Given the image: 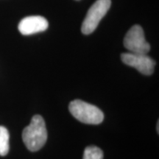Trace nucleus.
<instances>
[{
  "label": "nucleus",
  "instance_id": "1",
  "mask_svg": "<svg viewBox=\"0 0 159 159\" xmlns=\"http://www.w3.org/2000/svg\"><path fill=\"white\" fill-rule=\"evenodd\" d=\"M22 139L25 146L32 152L43 148L47 139V130L44 119L40 115H35L28 126L24 129Z\"/></svg>",
  "mask_w": 159,
  "mask_h": 159
},
{
  "label": "nucleus",
  "instance_id": "7",
  "mask_svg": "<svg viewBox=\"0 0 159 159\" xmlns=\"http://www.w3.org/2000/svg\"><path fill=\"white\" fill-rule=\"evenodd\" d=\"M9 133L7 128L0 126V156H5L9 152Z\"/></svg>",
  "mask_w": 159,
  "mask_h": 159
},
{
  "label": "nucleus",
  "instance_id": "5",
  "mask_svg": "<svg viewBox=\"0 0 159 159\" xmlns=\"http://www.w3.org/2000/svg\"><path fill=\"white\" fill-rule=\"evenodd\" d=\"M121 59L125 64L134 67L143 75H150L153 73L156 62L147 54L137 53H123Z\"/></svg>",
  "mask_w": 159,
  "mask_h": 159
},
{
  "label": "nucleus",
  "instance_id": "8",
  "mask_svg": "<svg viewBox=\"0 0 159 159\" xmlns=\"http://www.w3.org/2000/svg\"><path fill=\"white\" fill-rule=\"evenodd\" d=\"M83 159H103V152L96 146H89L85 149Z\"/></svg>",
  "mask_w": 159,
  "mask_h": 159
},
{
  "label": "nucleus",
  "instance_id": "9",
  "mask_svg": "<svg viewBox=\"0 0 159 159\" xmlns=\"http://www.w3.org/2000/svg\"><path fill=\"white\" fill-rule=\"evenodd\" d=\"M159 122L158 121V123H157V133H159Z\"/></svg>",
  "mask_w": 159,
  "mask_h": 159
},
{
  "label": "nucleus",
  "instance_id": "3",
  "mask_svg": "<svg viewBox=\"0 0 159 159\" xmlns=\"http://www.w3.org/2000/svg\"><path fill=\"white\" fill-rule=\"evenodd\" d=\"M111 5V0H97L91 5L81 27L83 34H91L96 30L99 21L110 9Z\"/></svg>",
  "mask_w": 159,
  "mask_h": 159
},
{
  "label": "nucleus",
  "instance_id": "6",
  "mask_svg": "<svg viewBox=\"0 0 159 159\" xmlns=\"http://www.w3.org/2000/svg\"><path fill=\"white\" fill-rule=\"evenodd\" d=\"M49 23L44 17L40 16H31L24 18L19 24V30L24 35H29L48 28Z\"/></svg>",
  "mask_w": 159,
  "mask_h": 159
},
{
  "label": "nucleus",
  "instance_id": "2",
  "mask_svg": "<svg viewBox=\"0 0 159 159\" xmlns=\"http://www.w3.org/2000/svg\"><path fill=\"white\" fill-rule=\"evenodd\" d=\"M69 110L73 116L85 124L99 125L104 119V114L100 109L80 99L71 101Z\"/></svg>",
  "mask_w": 159,
  "mask_h": 159
},
{
  "label": "nucleus",
  "instance_id": "4",
  "mask_svg": "<svg viewBox=\"0 0 159 159\" xmlns=\"http://www.w3.org/2000/svg\"><path fill=\"white\" fill-rule=\"evenodd\" d=\"M124 46L130 52L147 54L150 50V45L146 41L144 30L140 25L133 26L125 35Z\"/></svg>",
  "mask_w": 159,
  "mask_h": 159
}]
</instances>
